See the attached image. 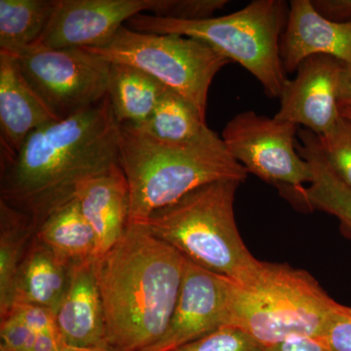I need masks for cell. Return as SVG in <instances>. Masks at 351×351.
<instances>
[{"label":"cell","instance_id":"cell-12","mask_svg":"<svg viewBox=\"0 0 351 351\" xmlns=\"http://www.w3.org/2000/svg\"><path fill=\"white\" fill-rule=\"evenodd\" d=\"M343 66V62L325 55L306 58L294 80L284 85L280 108L274 117L324 135L341 117L338 89Z\"/></svg>","mask_w":351,"mask_h":351},{"label":"cell","instance_id":"cell-31","mask_svg":"<svg viewBox=\"0 0 351 351\" xmlns=\"http://www.w3.org/2000/svg\"><path fill=\"white\" fill-rule=\"evenodd\" d=\"M265 351H330L319 339L295 338L267 346Z\"/></svg>","mask_w":351,"mask_h":351},{"label":"cell","instance_id":"cell-29","mask_svg":"<svg viewBox=\"0 0 351 351\" xmlns=\"http://www.w3.org/2000/svg\"><path fill=\"white\" fill-rule=\"evenodd\" d=\"M10 313H15L36 334H40V332L60 334L57 327L56 313L52 309L38 306V304L19 302L14 304Z\"/></svg>","mask_w":351,"mask_h":351},{"label":"cell","instance_id":"cell-22","mask_svg":"<svg viewBox=\"0 0 351 351\" xmlns=\"http://www.w3.org/2000/svg\"><path fill=\"white\" fill-rule=\"evenodd\" d=\"M57 0H0V52L17 55L38 43Z\"/></svg>","mask_w":351,"mask_h":351},{"label":"cell","instance_id":"cell-32","mask_svg":"<svg viewBox=\"0 0 351 351\" xmlns=\"http://www.w3.org/2000/svg\"><path fill=\"white\" fill-rule=\"evenodd\" d=\"M338 103L339 108H351V64H345L339 75Z\"/></svg>","mask_w":351,"mask_h":351},{"label":"cell","instance_id":"cell-28","mask_svg":"<svg viewBox=\"0 0 351 351\" xmlns=\"http://www.w3.org/2000/svg\"><path fill=\"white\" fill-rule=\"evenodd\" d=\"M0 351H31L36 334L15 313L1 318Z\"/></svg>","mask_w":351,"mask_h":351},{"label":"cell","instance_id":"cell-26","mask_svg":"<svg viewBox=\"0 0 351 351\" xmlns=\"http://www.w3.org/2000/svg\"><path fill=\"white\" fill-rule=\"evenodd\" d=\"M228 0H151L149 12L156 17L177 21H199L213 17Z\"/></svg>","mask_w":351,"mask_h":351},{"label":"cell","instance_id":"cell-16","mask_svg":"<svg viewBox=\"0 0 351 351\" xmlns=\"http://www.w3.org/2000/svg\"><path fill=\"white\" fill-rule=\"evenodd\" d=\"M56 322L64 345L108 348L95 261L71 267L68 290L58 308Z\"/></svg>","mask_w":351,"mask_h":351},{"label":"cell","instance_id":"cell-13","mask_svg":"<svg viewBox=\"0 0 351 351\" xmlns=\"http://www.w3.org/2000/svg\"><path fill=\"white\" fill-rule=\"evenodd\" d=\"M314 55L351 64V21L327 19L314 8L311 0H292L280 41L286 73L297 71L306 58Z\"/></svg>","mask_w":351,"mask_h":351},{"label":"cell","instance_id":"cell-2","mask_svg":"<svg viewBox=\"0 0 351 351\" xmlns=\"http://www.w3.org/2000/svg\"><path fill=\"white\" fill-rule=\"evenodd\" d=\"M186 258L129 221L117 244L95 260L112 351H144L162 338L177 306Z\"/></svg>","mask_w":351,"mask_h":351},{"label":"cell","instance_id":"cell-4","mask_svg":"<svg viewBox=\"0 0 351 351\" xmlns=\"http://www.w3.org/2000/svg\"><path fill=\"white\" fill-rule=\"evenodd\" d=\"M337 306L304 270L260 262L243 282L232 280L226 326L239 328L265 346L319 339Z\"/></svg>","mask_w":351,"mask_h":351},{"label":"cell","instance_id":"cell-23","mask_svg":"<svg viewBox=\"0 0 351 351\" xmlns=\"http://www.w3.org/2000/svg\"><path fill=\"white\" fill-rule=\"evenodd\" d=\"M133 128L172 144L195 142L212 131L206 117L191 101L170 89L166 90L152 117Z\"/></svg>","mask_w":351,"mask_h":351},{"label":"cell","instance_id":"cell-21","mask_svg":"<svg viewBox=\"0 0 351 351\" xmlns=\"http://www.w3.org/2000/svg\"><path fill=\"white\" fill-rule=\"evenodd\" d=\"M38 226L29 216L0 200V314L10 313L18 271Z\"/></svg>","mask_w":351,"mask_h":351},{"label":"cell","instance_id":"cell-3","mask_svg":"<svg viewBox=\"0 0 351 351\" xmlns=\"http://www.w3.org/2000/svg\"><path fill=\"white\" fill-rule=\"evenodd\" d=\"M119 163L128 182L130 223H142L205 184L243 182L248 176L213 130L195 142L172 144L121 124Z\"/></svg>","mask_w":351,"mask_h":351},{"label":"cell","instance_id":"cell-10","mask_svg":"<svg viewBox=\"0 0 351 351\" xmlns=\"http://www.w3.org/2000/svg\"><path fill=\"white\" fill-rule=\"evenodd\" d=\"M230 285L232 279L186 258L181 292L169 326L162 338L144 351H176L226 326Z\"/></svg>","mask_w":351,"mask_h":351},{"label":"cell","instance_id":"cell-9","mask_svg":"<svg viewBox=\"0 0 351 351\" xmlns=\"http://www.w3.org/2000/svg\"><path fill=\"white\" fill-rule=\"evenodd\" d=\"M12 56L25 80L58 120L73 117L108 95L110 63L89 51L34 44Z\"/></svg>","mask_w":351,"mask_h":351},{"label":"cell","instance_id":"cell-27","mask_svg":"<svg viewBox=\"0 0 351 351\" xmlns=\"http://www.w3.org/2000/svg\"><path fill=\"white\" fill-rule=\"evenodd\" d=\"M319 339L330 351H351V307L338 304Z\"/></svg>","mask_w":351,"mask_h":351},{"label":"cell","instance_id":"cell-14","mask_svg":"<svg viewBox=\"0 0 351 351\" xmlns=\"http://www.w3.org/2000/svg\"><path fill=\"white\" fill-rule=\"evenodd\" d=\"M56 120L25 80L15 57L0 52L1 158L15 156L29 134Z\"/></svg>","mask_w":351,"mask_h":351},{"label":"cell","instance_id":"cell-24","mask_svg":"<svg viewBox=\"0 0 351 351\" xmlns=\"http://www.w3.org/2000/svg\"><path fill=\"white\" fill-rule=\"evenodd\" d=\"M315 136L328 165L351 189V120L341 115L327 133Z\"/></svg>","mask_w":351,"mask_h":351},{"label":"cell","instance_id":"cell-17","mask_svg":"<svg viewBox=\"0 0 351 351\" xmlns=\"http://www.w3.org/2000/svg\"><path fill=\"white\" fill-rule=\"evenodd\" d=\"M71 269L34 235L16 278L14 304H38L57 313L68 290Z\"/></svg>","mask_w":351,"mask_h":351},{"label":"cell","instance_id":"cell-33","mask_svg":"<svg viewBox=\"0 0 351 351\" xmlns=\"http://www.w3.org/2000/svg\"><path fill=\"white\" fill-rule=\"evenodd\" d=\"M61 351H112L108 348H75V346H69L64 345Z\"/></svg>","mask_w":351,"mask_h":351},{"label":"cell","instance_id":"cell-19","mask_svg":"<svg viewBox=\"0 0 351 351\" xmlns=\"http://www.w3.org/2000/svg\"><path fill=\"white\" fill-rule=\"evenodd\" d=\"M167 89L169 88L141 69L110 64L108 97L120 125L138 127L144 124Z\"/></svg>","mask_w":351,"mask_h":351},{"label":"cell","instance_id":"cell-30","mask_svg":"<svg viewBox=\"0 0 351 351\" xmlns=\"http://www.w3.org/2000/svg\"><path fill=\"white\" fill-rule=\"evenodd\" d=\"M313 5L327 19L336 22L351 21V0H311Z\"/></svg>","mask_w":351,"mask_h":351},{"label":"cell","instance_id":"cell-6","mask_svg":"<svg viewBox=\"0 0 351 351\" xmlns=\"http://www.w3.org/2000/svg\"><path fill=\"white\" fill-rule=\"evenodd\" d=\"M290 4L284 0H255L237 12L199 21H177L137 14L127 21L133 31L178 34L211 46L257 78L270 99L280 98L288 78L280 41Z\"/></svg>","mask_w":351,"mask_h":351},{"label":"cell","instance_id":"cell-7","mask_svg":"<svg viewBox=\"0 0 351 351\" xmlns=\"http://www.w3.org/2000/svg\"><path fill=\"white\" fill-rule=\"evenodd\" d=\"M85 50L108 63L127 64L145 71L191 101L204 117L215 76L230 63L197 39L136 32L126 25L105 45Z\"/></svg>","mask_w":351,"mask_h":351},{"label":"cell","instance_id":"cell-18","mask_svg":"<svg viewBox=\"0 0 351 351\" xmlns=\"http://www.w3.org/2000/svg\"><path fill=\"white\" fill-rule=\"evenodd\" d=\"M298 137V152L311 164L313 172V182L302 191L298 204L336 217L341 228L351 237V189L328 165L316 142L315 134L299 129Z\"/></svg>","mask_w":351,"mask_h":351},{"label":"cell","instance_id":"cell-25","mask_svg":"<svg viewBox=\"0 0 351 351\" xmlns=\"http://www.w3.org/2000/svg\"><path fill=\"white\" fill-rule=\"evenodd\" d=\"M267 346L239 328L223 326L176 351H265Z\"/></svg>","mask_w":351,"mask_h":351},{"label":"cell","instance_id":"cell-8","mask_svg":"<svg viewBox=\"0 0 351 351\" xmlns=\"http://www.w3.org/2000/svg\"><path fill=\"white\" fill-rule=\"evenodd\" d=\"M298 132L295 124L247 110L228 122L221 138L248 174L276 186L295 203L306 189L304 184L313 180L311 164L295 147Z\"/></svg>","mask_w":351,"mask_h":351},{"label":"cell","instance_id":"cell-15","mask_svg":"<svg viewBox=\"0 0 351 351\" xmlns=\"http://www.w3.org/2000/svg\"><path fill=\"white\" fill-rule=\"evenodd\" d=\"M75 198L96 237V258L121 239L130 216L128 182L120 166L83 182Z\"/></svg>","mask_w":351,"mask_h":351},{"label":"cell","instance_id":"cell-1","mask_svg":"<svg viewBox=\"0 0 351 351\" xmlns=\"http://www.w3.org/2000/svg\"><path fill=\"white\" fill-rule=\"evenodd\" d=\"M120 124L108 95L68 119L27 136L15 156L1 158V199L36 226L75 198L83 182L119 163Z\"/></svg>","mask_w":351,"mask_h":351},{"label":"cell","instance_id":"cell-5","mask_svg":"<svg viewBox=\"0 0 351 351\" xmlns=\"http://www.w3.org/2000/svg\"><path fill=\"white\" fill-rule=\"evenodd\" d=\"M240 184L230 180L205 184L135 223L196 265L243 282L261 261L247 248L235 221L233 206Z\"/></svg>","mask_w":351,"mask_h":351},{"label":"cell","instance_id":"cell-11","mask_svg":"<svg viewBox=\"0 0 351 351\" xmlns=\"http://www.w3.org/2000/svg\"><path fill=\"white\" fill-rule=\"evenodd\" d=\"M151 0H57L56 8L39 39L52 49L105 45L127 21L149 11Z\"/></svg>","mask_w":351,"mask_h":351},{"label":"cell","instance_id":"cell-20","mask_svg":"<svg viewBox=\"0 0 351 351\" xmlns=\"http://www.w3.org/2000/svg\"><path fill=\"white\" fill-rule=\"evenodd\" d=\"M36 237L69 267L96 258V237L75 198L44 219Z\"/></svg>","mask_w":351,"mask_h":351},{"label":"cell","instance_id":"cell-34","mask_svg":"<svg viewBox=\"0 0 351 351\" xmlns=\"http://www.w3.org/2000/svg\"><path fill=\"white\" fill-rule=\"evenodd\" d=\"M339 113L341 117L351 120V108H339Z\"/></svg>","mask_w":351,"mask_h":351}]
</instances>
